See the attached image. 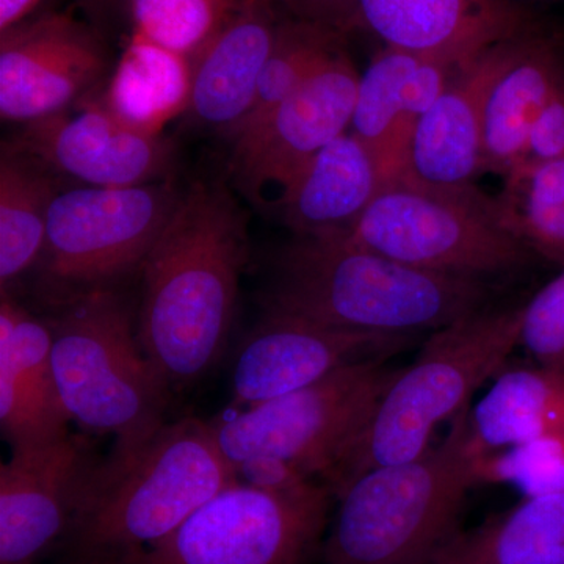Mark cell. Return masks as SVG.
<instances>
[{
    "label": "cell",
    "instance_id": "6da1fadb",
    "mask_svg": "<svg viewBox=\"0 0 564 564\" xmlns=\"http://www.w3.org/2000/svg\"><path fill=\"white\" fill-rule=\"evenodd\" d=\"M248 261L247 217L223 184L182 193L143 272L139 339L170 389L202 380L220 359Z\"/></svg>",
    "mask_w": 564,
    "mask_h": 564
},
{
    "label": "cell",
    "instance_id": "7a4b0ae2",
    "mask_svg": "<svg viewBox=\"0 0 564 564\" xmlns=\"http://www.w3.org/2000/svg\"><path fill=\"white\" fill-rule=\"evenodd\" d=\"M486 299L485 281L414 269L329 231L282 248L262 304L348 332L415 336L481 310Z\"/></svg>",
    "mask_w": 564,
    "mask_h": 564
},
{
    "label": "cell",
    "instance_id": "3957f363",
    "mask_svg": "<svg viewBox=\"0 0 564 564\" xmlns=\"http://www.w3.org/2000/svg\"><path fill=\"white\" fill-rule=\"evenodd\" d=\"M236 481L209 422L165 423L139 451L98 467L68 534L74 552L96 564H128Z\"/></svg>",
    "mask_w": 564,
    "mask_h": 564
},
{
    "label": "cell",
    "instance_id": "277c9868",
    "mask_svg": "<svg viewBox=\"0 0 564 564\" xmlns=\"http://www.w3.org/2000/svg\"><path fill=\"white\" fill-rule=\"evenodd\" d=\"M521 317L522 306H485L433 332L417 359L397 370L361 436L326 478L329 491L339 496L359 475L429 451L434 429L469 406L518 347Z\"/></svg>",
    "mask_w": 564,
    "mask_h": 564
},
{
    "label": "cell",
    "instance_id": "5b68a950",
    "mask_svg": "<svg viewBox=\"0 0 564 564\" xmlns=\"http://www.w3.org/2000/svg\"><path fill=\"white\" fill-rule=\"evenodd\" d=\"M469 410L456 415L443 443L411 462L375 467L337 496L326 564H417L458 530L481 456Z\"/></svg>",
    "mask_w": 564,
    "mask_h": 564
},
{
    "label": "cell",
    "instance_id": "8992f818",
    "mask_svg": "<svg viewBox=\"0 0 564 564\" xmlns=\"http://www.w3.org/2000/svg\"><path fill=\"white\" fill-rule=\"evenodd\" d=\"M52 366L70 422L117 440L111 455L139 451L165 425L169 384L133 328L115 288L82 293L54 307Z\"/></svg>",
    "mask_w": 564,
    "mask_h": 564
},
{
    "label": "cell",
    "instance_id": "52a82bcc",
    "mask_svg": "<svg viewBox=\"0 0 564 564\" xmlns=\"http://www.w3.org/2000/svg\"><path fill=\"white\" fill-rule=\"evenodd\" d=\"M355 242L414 269L484 281L514 272L530 250L500 221L494 198L414 173L386 182L348 229Z\"/></svg>",
    "mask_w": 564,
    "mask_h": 564
},
{
    "label": "cell",
    "instance_id": "ba28073f",
    "mask_svg": "<svg viewBox=\"0 0 564 564\" xmlns=\"http://www.w3.org/2000/svg\"><path fill=\"white\" fill-rule=\"evenodd\" d=\"M386 359L350 364L317 383L254 406L226 408L209 422L218 447L232 467L270 456L325 481L361 436L395 377Z\"/></svg>",
    "mask_w": 564,
    "mask_h": 564
},
{
    "label": "cell",
    "instance_id": "9c48e42d",
    "mask_svg": "<svg viewBox=\"0 0 564 564\" xmlns=\"http://www.w3.org/2000/svg\"><path fill=\"white\" fill-rule=\"evenodd\" d=\"M180 198L172 180L58 193L36 267L44 302L55 307L141 270Z\"/></svg>",
    "mask_w": 564,
    "mask_h": 564
},
{
    "label": "cell",
    "instance_id": "30bf717a",
    "mask_svg": "<svg viewBox=\"0 0 564 564\" xmlns=\"http://www.w3.org/2000/svg\"><path fill=\"white\" fill-rule=\"evenodd\" d=\"M332 496L315 481L281 492L237 480L128 564H304L321 540Z\"/></svg>",
    "mask_w": 564,
    "mask_h": 564
},
{
    "label": "cell",
    "instance_id": "8fae6325",
    "mask_svg": "<svg viewBox=\"0 0 564 564\" xmlns=\"http://www.w3.org/2000/svg\"><path fill=\"white\" fill-rule=\"evenodd\" d=\"M359 80L361 74L343 47L254 132L234 141L232 177L243 195L274 207L295 174L351 128Z\"/></svg>",
    "mask_w": 564,
    "mask_h": 564
},
{
    "label": "cell",
    "instance_id": "7c38bea8",
    "mask_svg": "<svg viewBox=\"0 0 564 564\" xmlns=\"http://www.w3.org/2000/svg\"><path fill=\"white\" fill-rule=\"evenodd\" d=\"M54 174L85 187L124 188L172 180L174 150L163 133L140 131L115 117L98 101L25 122L3 144Z\"/></svg>",
    "mask_w": 564,
    "mask_h": 564
},
{
    "label": "cell",
    "instance_id": "4fadbf2b",
    "mask_svg": "<svg viewBox=\"0 0 564 564\" xmlns=\"http://www.w3.org/2000/svg\"><path fill=\"white\" fill-rule=\"evenodd\" d=\"M109 57L98 33L47 11L0 32V117L31 122L68 110L99 84Z\"/></svg>",
    "mask_w": 564,
    "mask_h": 564
},
{
    "label": "cell",
    "instance_id": "5bb4252c",
    "mask_svg": "<svg viewBox=\"0 0 564 564\" xmlns=\"http://www.w3.org/2000/svg\"><path fill=\"white\" fill-rule=\"evenodd\" d=\"M413 337L348 332L299 315L265 311L237 348L229 408L269 402L317 383L350 364L388 358Z\"/></svg>",
    "mask_w": 564,
    "mask_h": 564
},
{
    "label": "cell",
    "instance_id": "9a60e30c",
    "mask_svg": "<svg viewBox=\"0 0 564 564\" xmlns=\"http://www.w3.org/2000/svg\"><path fill=\"white\" fill-rule=\"evenodd\" d=\"M99 466L90 443L73 433L13 448L0 466V564H35L69 534Z\"/></svg>",
    "mask_w": 564,
    "mask_h": 564
},
{
    "label": "cell",
    "instance_id": "2e32d148",
    "mask_svg": "<svg viewBox=\"0 0 564 564\" xmlns=\"http://www.w3.org/2000/svg\"><path fill=\"white\" fill-rule=\"evenodd\" d=\"M361 29L386 47L464 68L486 51L540 31L518 0H359Z\"/></svg>",
    "mask_w": 564,
    "mask_h": 564
},
{
    "label": "cell",
    "instance_id": "e0dca14e",
    "mask_svg": "<svg viewBox=\"0 0 564 564\" xmlns=\"http://www.w3.org/2000/svg\"><path fill=\"white\" fill-rule=\"evenodd\" d=\"M536 32L497 44L452 77L415 128L411 148L415 176L432 184L469 185L485 172L484 131L489 96Z\"/></svg>",
    "mask_w": 564,
    "mask_h": 564
},
{
    "label": "cell",
    "instance_id": "ac0fdd59",
    "mask_svg": "<svg viewBox=\"0 0 564 564\" xmlns=\"http://www.w3.org/2000/svg\"><path fill=\"white\" fill-rule=\"evenodd\" d=\"M458 70L443 58L384 47L361 74L351 128L372 152L383 184L413 173L415 128Z\"/></svg>",
    "mask_w": 564,
    "mask_h": 564
},
{
    "label": "cell",
    "instance_id": "d6986e66",
    "mask_svg": "<svg viewBox=\"0 0 564 564\" xmlns=\"http://www.w3.org/2000/svg\"><path fill=\"white\" fill-rule=\"evenodd\" d=\"M54 366L50 322L41 321L2 292L0 303V423L13 448L69 434Z\"/></svg>",
    "mask_w": 564,
    "mask_h": 564
},
{
    "label": "cell",
    "instance_id": "ffe728a7",
    "mask_svg": "<svg viewBox=\"0 0 564 564\" xmlns=\"http://www.w3.org/2000/svg\"><path fill=\"white\" fill-rule=\"evenodd\" d=\"M280 20L270 0H250L193 58V120L231 135L254 102Z\"/></svg>",
    "mask_w": 564,
    "mask_h": 564
},
{
    "label": "cell",
    "instance_id": "44dd1931",
    "mask_svg": "<svg viewBox=\"0 0 564 564\" xmlns=\"http://www.w3.org/2000/svg\"><path fill=\"white\" fill-rule=\"evenodd\" d=\"M383 185L366 143L345 132L289 182L274 209L295 236L348 231Z\"/></svg>",
    "mask_w": 564,
    "mask_h": 564
},
{
    "label": "cell",
    "instance_id": "7402d4cb",
    "mask_svg": "<svg viewBox=\"0 0 564 564\" xmlns=\"http://www.w3.org/2000/svg\"><path fill=\"white\" fill-rule=\"evenodd\" d=\"M563 79L558 44L538 31L489 96L484 131L485 172L505 176L527 161L534 121Z\"/></svg>",
    "mask_w": 564,
    "mask_h": 564
},
{
    "label": "cell",
    "instance_id": "603a6c76",
    "mask_svg": "<svg viewBox=\"0 0 564 564\" xmlns=\"http://www.w3.org/2000/svg\"><path fill=\"white\" fill-rule=\"evenodd\" d=\"M417 564H564V494L527 497L488 524L455 530Z\"/></svg>",
    "mask_w": 564,
    "mask_h": 564
},
{
    "label": "cell",
    "instance_id": "cb8c5ba5",
    "mask_svg": "<svg viewBox=\"0 0 564 564\" xmlns=\"http://www.w3.org/2000/svg\"><path fill=\"white\" fill-rule=\"evenodd\" d=\"M481 455L564 432V372L549 367L505 370L469 410Z\"/></svg>",
    "mask_w": 564,
    "mask_h": 564
},
{
    "label": "cell",
    "instance_id": "d4e9b609",
    "mask_svg": "<svg viewBox=\"0 0 564 564\" xmlns=\"http://www.w3.org/2000/svg\"><path fill=\"white\" fill-rule=\"evenodd\" d=\"M192 61L132 32L99 104L143 132L162 133L188 111Z\"/></svg>",
    "mask_w": 564,
    "mask_h": 564
},
{
    "label": "cell",
    "instance_id": "484cf974",
    "mask_svg": "<svg viewBox=\"0 0 564 564\" xmlns=\"http://www.w3.org/2000/svg\"><path fill=\"white\" fill-rule=\"evenodd\" d=\"M57 174L46 166L11 152L0 163V284L36 269L46 245L47 220L61 193Z\"/></svg>",
    "mask_w": 564,
    "mask_h": 564
},
{
    "label": "cell",
    "instance_id": "4316f807",
    "mask_svg": "<svg viewBox=\"0 0 564 564\" xmlns=\"http://www.w3.org/2000/svg\"><path fill=\"white\" fill-rule=\"evenodd\" d=\"M503 180L494 204L505 228L530 251L564 267V159L524 161Z\"/></svg>",
    "mask_w": 564,
    "mask_h": 564
},
{
    "label": "cell",
    "instance_id": "83f0119b",
    "mask_svg": "<svg viewBox=\"0 0 564 564\" xmlns=\"http://www.w3.org/2000/svg\"><path fill=\"white\" fill-rule=\"evenodd\" d=\"M345 35L313 22L281 18L272 54L259 79L254 102L231 133L232 143L254 132L323 63L344 47Z\"/></svg>",
    "mask_w": 564,
    "mask_h": 564
},
{
    "label": "cell",
    "instance_id": "f1b7e54d",
    "mask_svg": "<svg viewBox=\"0 0 564 564\" xmlns=\"http://www.w3.org/2000/svg\"><path fill=\"white\" fill-rule=\"evenodd\" d=\"M250 0H126L132 32L193 58Z\"/></svg>",
    "mask_w": 564,
    "mask_h": 564
},
{
    "label": "cell",
    "instance_id": "f546056e",
    "mask_svg": "<svg viewBox=\"0 0 564 564\" xmlns=\"http://www.w3.org/2000/svg\"><path fill=\"white\" fill-rule=\"evenodd\" d=\"M478 484H511L527 497L564 494V432L481 455Z\"/></svg>",
    "mask_w": 564,
    "mask_h": 564
},
{
    "label": "cell",
    "instance_id": "4dcf8cb0",
    "mask_svg": "<svg viewBox=\"0 0 564 564\" xmlns=\"http://www.w3.org/2000/svg\"><path fill=\"white\" fill-rule=\"evenodd\" d=\"M519 345L538 366L564 372V269L522 306Z\"/></svg>",
    "mask_w": 564,
    "mask_h": 564
},
{
    "label": "cell",
    "instance_id": "1f68e13d",
    "mask_svg": "<svg viewBox=\"0 0 564 564\" xmlns=\"http://www.w3.org/2000/svg\"><path fill=\"white\" fill-rule=\"evenodd\" d=\"M285 17L313 22L334 32L347 33L361 29L359 0H270Z\"/></svg>",
    "mask_w": 564,
    "mask_h": 564
},
{
    "label": "cell",
    "instance_id": "d6a6232c",
    "mask_svg": "<svg viewBox=\"0 0 564 564\" xmlns=\"http://www.w3.org/2000/svg\"><path fill=\"white\" fill-rule=\"evenodd\" d=\"M564 159V79L552 93L534 121L527 161L551 162Z\"/></svg>",
    "mask_w": 564,
    "mask_h": 564
},
{
    "label": "cell",
    "instance_id": "836d02e7",
    "mask_svg": "<svg viewBox=\"0 0 564 564\" xmlns=\"http://www.w3.org/2000/svg\"><path fill=\"white\" fill-rule=\"evenodd\" d=\"M234 470H236L237 480L242 484L270 489V491H300L314 484V478L300 473L291 464L270 458V456L245 459L243 463L237 464Z\"/></svg>",
    "mask_w": 564,
    "mask_h": 564
},
{
    "label": "cell",
    "instance_id": "e575fe53",
    "mask_svg": "<svg viewBox=\"0 0 564 564\" xmlns=\"http://www.w3.org/2000/svg\"><path fill=\"white\" fill-rule=\"evenodd\" d=\"M43 0H0V32L31 17Z\"/></svg>",
    "mask_w": 564,
    "mask_h": 564
},
{
    "label": "cell",
    "instance_id": "d590c367",
    "mask_svg": "<svg viewBox=\"0 0 564 564\" xmlns=\"http://www.w3.org/2000/svg\"><path fill=\"white\" fill-rule=\"evenodd\" d=\"M124 2L126 0H80L85 6L98 7V9H106V7L113 6V3Z\"/></svg>",
    "mask_w": 564,
    "mask_h": 564
},
{
    "label": "cell",
    "instance_id": "8d00e7d4",
    "mask_svg": "<svg viewBox=\"0 0 564 564\" xmlns=\"http://www.w3.org/2000/svg\"><path fill=\"white\" fill-rule=\"evenodd\" d=\"M518 2H521V0H518Z\"/></svg>",
    "mask_w": 564,
    "mask_h": 564
}]
</instances>
